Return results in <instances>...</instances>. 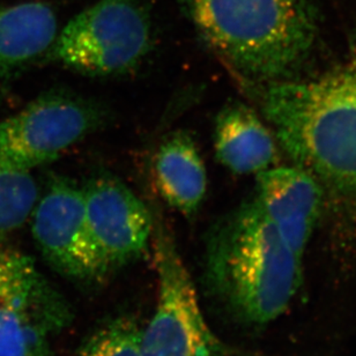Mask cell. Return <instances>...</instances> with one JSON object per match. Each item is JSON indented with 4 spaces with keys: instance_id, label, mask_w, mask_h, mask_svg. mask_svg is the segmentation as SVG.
Wrapping results in <instances>:
<instances>
[{
    "instance_id": "obj_8",
    "label": "cell",
    "mask_w": 356,
    "mask_h": 356,
    "mask_svg": "<svg viewBox=\"0 0 356 356\" xmlns=\"http://www.w3.org/2000/svg\"><path fill=\"white\" fill-rule=\"evenodd\" d=\"M31 230L45 261L79 284H95L108 275L87 222L83 188L55 178L31 213Z\"/></svg>"
},
{
    "instance_id": "obj_15",
    "label": "cell",
    "mask_w": 356,
    "mask_h": 356,
    "mask_svg": "<svg viewBox=\"0 0 356 356\" xmlns=\"http://www.w3.org/2000/svg\"><path fill=\"white\" fill-rule=\"evenodd\" d=\"M143 326L131 316L110 319L89 337L78 356H139Z\"/></svg>"
},
{
    "instance_id": "obj_5",
    "label": "cell",
    "mask_w": 356,
    "mask_h": 356,
    "mask_svg": "<svg viewBox=\"0 0 356 356\" xmlns=\"http://www.w3.org/2000/svg\"><path fill=\"white\" fill-rule=\"evenodd\" d=\"M151 48V27L132 0H99L56 36L48 57L90 76H118L140 64Z\"/></svg>"
},
{
    "instance_id": "obj_10",
    "label": "cell",
    "mask_w": 356,
    "mask_h": 356,
    "mask_svg": "<svg viewBox=\"0 0 356 356\" xmlns=\"http://www.w3.org/2000/svg\"><path fill=\"white\" fill-rule=\"evenodd\" d=\"M322 186L303 169H266L258 174L257 200L288 245L305 254L323 207Z\"/></svg>"
},
{
    "instance_id": "obj_4",
    "label": "cell",
    "mask_w": 356,
    "mask_h": 356,
    "mask_svg": "<svg viewBox=\"0 0 356 356\" xmlns=\"http://www.w3.org/2000/svg\"><path fill=\"white\" fill-rule=\"evenodd\" d=\"M158 298L151 322L143 327L139 356H234L202 312L191 275L175 242L154 219L153 237Z\"/></svg>"
},
{
    "instance_id": "obj_1",
    "label": "cell",
    "mask_w": 356,
    "mask_h": 356,
    "mask_svg": "<svg viewBox=\"0 0 356 356\" xmlns=\"http://www.w3.org/2000/svg\"><path fill=\"white\" fill-rule=\"evenodd\" d=\"M265 116L298 168L356 207V49L323 74L270 83Z\"/></svg>"
},
{
    "instance_id": "obj_3",
    "label": "cell",
    "mask_w": 356,
    "mask_h": 356,
    "mask_svg": "<svg viewBox=\"0 0 356 356\" xmlns=\"http://www.w3.org/2000/svg\"><path fill=\"white\" fill-rule=\"evenodd\" d=\"M179 1L206 44L248 83L286 79L315 41V22L305 0Z\"/></svg>"
},
{
    "instance_id": "obj_6",
    "label": "cell",
    "mask_w": 356,
    "mask_h": 356,
    "mask_svg": "<svg viewBox=\"0 0 356 356\" xmlns=\"http://www.w3.org/2000/svg\"><path fill=\"white\" fill-rule=\"evenodd\" d=\"M71 321L66 298L33 259L0 247V356H52Z\"/></svg>"
},
{
    "instance_id": "obj_7",
    "label": "cell",
    "mask_w": 356,
    "mask_h": 356,
    "mask_svg": "<svg viewBox=\"0 0 356 356\" xmlns=\"http://www.w3.org/2000/svg\"><path fill=\"white\" fill-rule=\"evenodd\" d=\"M99 123V111L90 103L66 94H45L0 122V155L31 170L59 158Z\"/></svg>"
},
{
    "instance_id": "obj_13",
    "label": "cell",
    "mask_w": 356,
    "mask_h": 356,
    "mask_svg": "<svg viewBox=\"0 0 356 356\" xmlns=\"http://www.w3.org/2000/svg\"><path fill=\"white\" fill-rule=\"evenodd\" d=\"M154 175L162 198L186 216L198 212L207 190V175L195 141L185 132L170 134L159 147Z\"/></svg>"
},
{
    "instance_id": "obj_9",
    "label": "cell",
    "mask_w": 356,
    "mask_h": 356,
    "mask_svg": "<svg viewBox=\"0 0 356 356\" xmlns=\"http://www.w3.org/2000/svg\"><path fill=\"white\" fill-rule=\"evenodd\" d=\"M87 222L108 272L137 261L152 243L154 219L127 185L111 176L83 188Z\"/></svg>"
},
{
    "instance_id": "obj_14",
    "label": "cell",
    "mask_w": 356,
    "mask_h": 356,
    "mask_svg": "<svg viewBox=\"0 0 356 356\" xmlns=\"http://www.w3.org/2000/svg\"><path fill=\"white\" fill-rule=\"evenodd\" d=\"M38 200V184L31 170L0 155V242L27 222Z\"/></svg>"
},
{
    "instance_id": "obj_12",
    "label": "cell",
    "mask_w": 356,
    "mask_h": 356,
    "mask_svg": "<svg viewBox=\"0 0 356 356\" xmlns=\"http://www.w3.org/2000/svg\"><path fill=\"white\" fill-rule=\"evenodd\" d=\"M214 147L218 161L236 175L264 172L277 158L273 137L242 103L228 104L216 117Z\"/></svg>"
},
{
    "instance_id": "obj_2",
    "label": "cell",
    "mask_w": 356,
    "mask_h": 356,
    "mask_svg": "<svg viewBox=\"0 0 356 356\" xmlns=\"http://www.w3.org/2000/svg\"><path fill=\"white\" fill-rule=\"evenodd\" d=\"M205 277L211 294L235 321L259 327L294 301L303 282L302 257L254 199L209 241Z\"/></svg>"
},
{
    "instance_id": "obj_11",
    "label": "cell",
    "mask_w": 356,
    "mask_h": 356,
    "mask_svg": "<svg viewBox=\"0 0 356 356\" xmlns=\"http://www.w3.org/2000/svg\"><path fill=\"white\" fill-rule=\"evenodd\" d=\"M57 34V19L47 3L0 5V86L48 54Z\"/></svg>"
}]
</instances>
